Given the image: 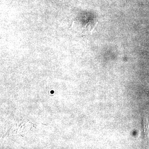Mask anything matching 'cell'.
Listing matches in <instances>:
<instances>
[{
  "instance_id": "cell-1",
  "label": "cell",
  "mask_w": 149,
  "mask_h": 149,
  "mask_svg": "<svg viewBox=\"0 0 149 149\" xmlns=\"http://www.w3.org/2000/svg\"><path fill=\"white\" fill-rule=\"evenodd\" d=\"M144 128H145V136L146 139H148L149 128L146 120L144 119Z\"/></svg>"
}]
</instances>
